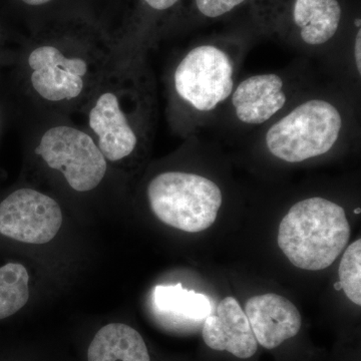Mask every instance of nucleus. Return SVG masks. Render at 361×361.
Returning a JSON list of instances; mask_svg holds the SVG:
<instances>
[{
	"mask_svg": "<svg viewBox=\"0 0 361 361\" xmlns=\"http://www.w3.org/2000/svg\"><path fill=\"white\" fill-rule=\"evenodd\" d=\"M104 0H0L4 8L25 26L26 32L39 23L82 7L97 6Z\"/></svg>",
	"mask_w": 361,
	"mask_h": 361,
	"instance_id": "2eb2a0df",
	"label": "nucleus"
},
{
	"mask_svg": "<svg viewBox=\"0 0 361 361\" xmlns=\"http://www.w3.org/2000/svg\"><path fill=\"white\" fill-rule=\"evenodd\" d=\"M251 2L252 0H186L166 28L163 37L186 30L191 25L222 20L242 7L250 6Z\"/></svg>",
	"mask_w": 361,
	"mask_h": 361,
	"instance_id": "dca6fc26",
	"label": "nucleus"
},
{
	"mask_svg": "<svg viewBox=\"0 0 361 361\" xmlns=\"http://www.w3.org/2000/svg\"><path fill=\"white\" fill-rule=\"evenodd\" d=\"M120 56L101 13L82 7L26 32L4 82L18 116H75Z\"/></svg>",
	"mask_w": 361,
	"mask_h": 361,
	"instance_id": "f257e3e1",
	"label": "nucleus"
},
{
	"mask_svg": "<svg viewBox=\"0 0 361 361\" xmlns=\"http://www.w3.org/2000/svg\"><path fill=\"white\" fill-rule=\"evenodd\" d=\"M237 47L232 40L206 39L185 49L171 63L165 80L167 114L178 134H189L228 103L238 82Z\"/></svg>",
	"mask_w": 361,
	"mask_h": 361,
	"instance_id": "7ed1b4c3",
	"label": "nucleus"
},
{
	"mask_svg": "<svg viewBox=\"0 0 361 361\" xmlns=\"http://www.w3.org/2000/svg\"><path fill=\"white\" fill-rule=\"evenodd\" d=\"M146 195L152 212L161 222L188 233L210 228L223 203L219 185L205 176L180 170L154 176Z\"/></svg>",
	"mask_w": 361,
	"mask_h": 361,
	"instance_id": "0eeeda50",
	"label": "nucleus"
},
{
	"mask_svg": "<svg viewBox=\"0 0 361 361\" xmlns=\"http://www.w3.org/2000/svg\"><path fill=\"white\" fill-rule=\"evenodd\" d=\"M16 116H18V111L1 78H0V141L4 137L7 126Z\"/></svg>",
	"mask_w": 361,
	"mask_h": 361,
	"instance_id": "4be33fe9",
	"label": "nucleus"
},
{
	"mask_svg": "<svg viewBox=\"0 0 361 361\" xmlns=\"http://www.w3.org/2000/svg\"><path fill=\"white\" fill-rule=\"evenodd\" d=\"M21 37H16L0 18V78L4 71L13 65Z\"/></svg>",
	"mask_w": 361,
	"mask_h": 361,
	"instance_id": "412c9836",
	"label": "nucleus"
},
{
	"mask_svg": "<svg viewBox=\"0 0 361 361\" xmlns=\"http://www.w3.org/2000/svg\"><path fill=\"white\" fill-rule=\"evenodd\" d=\"M63 216L49 195L18 187L0 196V237L25 244H45L58 235Z\"/></svg>",
	"mask_w": 361,
	"mask_h": 361,
	"instance_id": "1a4fd4ad",
	"label": "nucleus"
},
{
	"mask_svg": "<svg viewBox=\"0 0 361 361\" xmlns=\"http://www.w3.org/2000/svg\"><path fill=\"white\" fill-rule=\"evenodd\" d=\"M186 0H104L102 16L120 54H146Z\"/></svg>",
	"mask_w": 361,
	"mask_h": 361,
	"instance_id": "6e6552de",
	"label": "nucleus"
},
{
	"mask_svg": "<svg viewBox=\"0 0 361 361\" xmlns=\"http://www.w3.org/2000/svg\"><path fill=\"white\" fill-rule=\"evenodd\" d=\"M345 16L342 0H287L269 35L303 49H324L341 35Z\"/></svg>",
	"mask_w": 361,
	"mask_h": 361,
	"instance_id": "9d476101",
	"label": "nucleus"
},
{
	"mask_svg": "<svg viewBox=\"0 0 361 361\" xmlns=\"http://www.w3.org/2000/svg\"><path fill=\"white\" fill-rule=\"evenodd\" d=\"M350 226L345 211L322 197L297 202L278 229L277 243L292 265L320 271L334 264L348 245Z\"/></svg>",
	"mask_w": 361,
	"mask_h": 361,
	"instance_id": "423d86ee",
	"label": "nucleus"
},
{
	"mask_svg": "<svg viewBox=\"0 0 361 361\" xmlns=\"http://www.w3.org/2000/svg\"><path fill=\"white\" fill-rule=\"evenodd\" d=\"M245 314L256 341L262 348L274 349L300 331L301 315L290 300L275 293L248 299Z\"/></svg>",
	"mask_w": 361,
	"mask_h": 361,
	"instance_id": "f8f14e48",
	"label": "nucleus"
},
{
	"mask_svg": "<svg viewBox=\"0 0 361 361\" xmlns=\"http://www.w3.org/2000/svg\"><path fill=\"white\" fill-rule=\"evenodd\" d=\"M157 106L146 54H121L75 116L106 161L116 165L148 148L155 135Z\"/></svg>",
	"mask_w": 361,
	"mask_h": 361,
	"instance_id": "f03ea898",
	"label": "nucleus"
},
{
	"mask_svg": "<svg viewBox=\"0 0 361 361\" xmlns=\"http://www.w3.org/2000/svg\"><path fill=\"white\" fill-rule=\"evenodd\" d=\"M348 123V111L334 97H306L266 126L263 142L277 160L302 163L334 151Z\"/></svg>",
	"mask_w": 361,
	"mask_h": 361,
	"instance_id": "39448f33",
	"label": "nucleus"
},
{
	"mask_svg": "<svg viewBox=\"0 0 361 361\" xmlns=\"http://www.w3.org/2000/svg\"><path fill=\"white\" fill-rule=\"evenodd\" d=\"M202 336L209 348L228 351L242 360L252 357L257 351L258 343L250 323L234 297L221 300L216 314L205 318Z\"/></svg>",
	"mask_w": 361,
	"mask_h": 361,
	"instance_id": "ddd939ff",
	"label": "nucleus"
},
{
	"mask_svg": "<svg viewBox=\"0 0 361 361\" xmlns=\"http://www.w3.org/2000/svg\"><path fill=\"white\" fill-rule=\"evenodd\" d=\"M336 290H341V283H339V282H338V283L336 284Z\"/></svg>",
	"mask_w": 361,
	"mask_h": 361,
	"instance_id": "b1692460",
	"label": "nucleus"
},
{
	"mask_svg": "<svg viewBox=\"0 0 361 361\" xmlns=\"http://www.w3.org/2000/svg\"><path fill=\"white\" fill-rule=\"evenodd\" d=\"M20 116L30 153L47 170L61 176L73 192L90 193L103 184L111 164L75 118L44 113Z\"/></svg>",
	"mask_w": 361,
	"mask_h": 361,
	"instance_id": "20e7f679",
	"label": "nucleus"
},
{
	"mask_svg": "<svg viewBox=\"0 0 361 361\" xmlns=\"http://www.w3.org/2000/svg\"><path fill=\"white\" fill-rule=\"evenodd\" d=\"M339 283L346 297L361 305V240L349 245L339 264Z\"/></svg>",
	"mask_w": 361,
	"mask_h": 361,
	"instance_id": "6ab92c4d",
	"label": "nucleus"
},
{
	"mask_svg": "<svg viewBox=\"0 0 361 361\" xmlns=\"http://www.w3.org/2000/svg\"><path fill=\"white\" fill-rule=\"evenodd\" d=\"M355 214H357V213L360 214V210H355Z\"/></svg>",
	"mask_w": 361,
	"mask_h": 361,
	"instance_id": "393cba45",
	"label": "nucleus"
},
{
	"mask_svg": "<svg viewBox=\"0 0 361 361\" xmlns=\"http://www.w3.org/2000/svg\"><path fill=\"white\" fill-rule=\"evenodd\" d=\"M353 61H355V68L358 77L361 75V28L356 27L355 39H353Z\"/></svg>",
	"mask_w": 361,
	"mask_h": 361,
	"instance_id": "5701e85b",
	"label": "nucleus"
},
{
	"mask_svg": "<svg viewBox=\"0 0 361 361\" xmlns=\"http://www.w3.org/2000/svg\"><path fill=\"white\" fill-rule=\"evenodd\" d=\"M87 360L151 361L141 334L123 323H111L97 332L87 350Z\"/></svg>",
	"mask_w": 361,
	"mask_h": 361,
	"instance_id": "4468645a",
	"label": "nucleus"
},
{
	"mask_svg": "<svg viewBox=\"0 0 361 361\" xmlns=\"http://www.w3.org/2000/svg\"><path fill=\"white\" fill-rule=\"evenodd\" d=\"M30 300V274L18 262L0 264V322L16 315Z\"/></svg>",
	"mask_w": 361,
	"mask_h": 361,
	"instance_id": "a211bd4d",
	"label": "nucleus"
},
{
	"mask_svg": "<svg viewBox=\"0 0 361 361\" xmlns=\"http://www.w3.org/2000/svg\"><path fill=\"white\" fill-rule=\"evenodd\" d=\"M286 2L287 0H252V18L261 32L269 35L273 23Z\"/></svg>",
	"mask_w": 361,
	"mask_h": 361,
	"instance_id": "aec40b11",
	"label": "nucleus"
},
{
	"mask_svg": "<svg viewBox=\"0 0 361 361\" xmlns=\"http://www.w3.org/2000/svg\"><path fill=\"white\" fill-rule=\"evenodd\" d=\"M290 97V85L285 75L257 73L237 82L227 104L241 125L264 127L289 108Z\"/></svg>",
	"mask_w": 361,
	"mask_h": 361,
	"instance_id": "9b49d317",
	"label": "nucleus"
},
{
	"mask_svg": "<svg viewBox=\"0 0 361 361\" xmlns=\"http://www.w3.org/2000/svg\"><path fill=\"white\" fill-rule=\"evenodd\" d=\"M154 302L159 310L188 319H205L212 313L208 297L184 288L180 283L158 285L154 290Z\"/></svg>",
	"mask_w": 361,
	"mask_h": 361,
	"instance_id": "f3484780",
	"label": "nucleus"
}]
</instances>
